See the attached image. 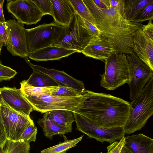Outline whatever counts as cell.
<instances>
[{"label":"cell","mask_w":153,"mask_h":153,"mask_svg":"<svg viewBox=\"0 0 153 153\" xmlns=\"http://www.w3.org/2000/svg\"><path fill=\"white\" fill-rule=\"evenodd\" d=\"M83 1L93 16V24L101 36L112 41L118 51L126 54H134V37L144 25L127 19L124 0H109L110 7L106 9L98 7L92 0Z\"/></svg>","instance_id":"cell-1"},{"label":"cell","mask_w":153,"mask_h":153,"mask_svg":"<svg viewBox=\"0 0 153 153\" xmlns=\"http://www.w3.org/2000/svg\"><path fill=\"white\" fill-rule=\"evenodd\" d=\"M82 107L76 112L104 129L124 127L129 117L130 102L109 94L85 90Z\"/></svg>","instance_id":"cell-2"},{"label":"cell","mask_w":153,"mask_h":153,"mask_svg":"<svg viewBox=\"0 0 153 153\" xmlns=\"http://www.w3.org/2000/svg\"><path fill=\"white\" fill-rule=\"evenodd\" d=\"M130 103L129 117L124 127L126 134L141 130L153 115V74L143 89Z\"/></svg>","instance_id":"cell-3"},{"label":"cell","mask_w":153,"mask_h":153,"mask_svg":"<svg viewBox=\"0 0 153 153\" xmlns=\"http://www.w3.org/2000/svg\"><path fill=\"white\" fill-rule=\"evenodd\" d=\"M34 124L30 117L14 110L0 98V146L8 140L19 139L25 130Z\"/></svg>","instance_id":"cell-4"},{"label":"cell","mask_w":153,"mask_h":153,"mask_svg":"<svg viewBox=\"0 0 153 153\" xmlns=\"http://www.w3.org/2000/svg\"><path fill=\"white\" fill-rule=\"evenodd\" d=\"M105 72L101 75V85L109 90H114L128 84L129 73L126 54L116 51L105 60Z\"/></svg>","instance_id":"cell-5"},{"label":"cell","mask_w":153,"mask_h":153,"mask_svg":"<svg viewBox=\"0 0 153 153\" xmlns=\"http://www.w3.org/2000/svg\"><path fill=\"white\" fill-rule=\"evenodd\" d=\"M24 95L33 109L42 114L58 110H66L76 112L82 107L86 98L83 94L74 97L56 96L49 94L38 97Z\"/></svg>","instance_id":"cell-6"},{"label":"cell","mask_w":153,"mask_h":153,"mask_svg":"<svg viewBox=\"0 0 153 153\" xmlns=\"http://www.w3.org/2000/svg\"><path fill=\"white\" fill-rule=\"evenodd\" d=\"M65 27L54 22L25 29L29 53L51 46L59 37Z\"/></svg>","instance_id":"cell-7"},{"label":"cell","mask_w":153,"mask_h":153,"mask_svg":"<svg viewBox=\"0 0 153 153\" xmlns=\"http://www.w3.org/2000/svg\"><path fill=\"white\" fill-rule=\"evenodd\" d=\"M91 38L82 27L81 17L76 12L69 25L65 27L59 37L51 46L81 53Z\"/></svg>","instance_id":"cell-8"},{"label":"cell","mask_w":153,"mask_h":153,"mask_svg":"<svg viewBox=\"0 0 153 153\" xmlns=\"http://www.w3.org/2000/svg\"><path fill=\"white\" fill-rule=\"evenodd\" d=\"M76 130L86 135L88 137L94 139L103 143H111L120 140L126 134L124 127L104 129L98 127L85 117L74 112Z\"/></svg>","instance_id":"cell-9"},{"label":"cell","mask_w":153,"mask_h":153,"mask_svg":"<svg viewBox=\"0 0 153 153\" xmlns=\"http://www.w3.org/2000/svg\"><path fill=\"white\" fill-rule=\"evenodd\" d=\"M126 55L129 66V79L128 84L130 88L129 98L132 101L149 81L153 73L135 53Z\"/></svg>","instance_id":"cell-10"},{"label":"cell","mask_w":153,"mask_h":153,"mask_svg":"<svg viewBox=\"0 0 153 153\" xmlns=\"http://www.w3.org/2000/svg\"><path fill=\"white\" fill-rule=\"evenodd\" d=\"M7 25L8 38L5 46L13 56H18L24 59L28 57L25 29L24 24L15 19L6 21Z\"/></svg>","instance_id":"cell-11"},{"label":"cell","mask_w":153,"mask_h":153,"mask_svg":"<svg viewBox=\"0 0 153 153\" xmlns=\"http://www.w3.org/2000/svg\"><path fill=\"white\" fill-rule=\"evenodd\" d=\"M6 7L18 22L27 25L36 24L43 16L32 0H7Z\"/></svg>","instance_id":"cell-12"},{"label":"cell","mask_w":153,"mask_h":153,"mask_svg":"<svg viewBox=\"0 0 153 153\" xmlns=\"http://www.w3.org/2000/svg\"><path fill=\"white\" fill-rule=\"evenodd\" d=\"M0 98L16 112L27 117L33 108L25 97L20 89L15 87L4 86L0 88Z\"/></svg>","instance_id":"cell-13"},{"label":"cell","mask_w":153,"mask_h":153,"mask_svg":"<svg viewBox=\"0 0 153 153\" xmlns=\"http://www.w3.org/2000/svg\"><path fill=\"white\" fill-rule=\"evenodd\" d=\"M116 51H118L114 42L101 36L91 38L81 53L86 56L105 61Z\"/></svg>","instance_id":"cell-14"},{"label":"cell","mask_w":153,"mask_h":153,"mask_svg":"<svg viewBox=\"0 0 153 153\" xmlns=\"http://www.w3.org/2000/svg\"><path fill=\"white\" fill-rule=\"evenodd\" d=\"M25 59L33 70L39 71L48 75L56 81L59 85L71 88L82 94L85 90V85L82 81L75 79L63 71L47 68L34 65L30 62L28 57Z\"/></svg>","instance_id":"cell-15"},{"label":"cell","mask_w":153,"mask_h":153,"mask_svg":"<svg viewBox=\"0 0 153 153\" xmlns=\"http://www.w3.org/2000/svg\"><path fill=\"white\" fill-rule=\"evenodd\" d=\"M134 52L153 73V41L142 28L135 35Z\"/></svg>","instance_id":"cell-16"},{"label":"cell","mask_w":153,"mask_h":153,"mask_svg":"<svg viewBox=\"0 0 153 153\" xmlns=\"http://www.w3.org/2000/svg\"><path fill=\"white\" fill-rule=\"evenodd\" d=\"M53 10L54 22L58 25L68 27L71 22L76 11L69 0H51Z\"/></svg>","instance_id":"cell-17"},{"label":"cell","mask_w":153,"mask_h":153,"mask_svg":"<svg viewBox=\"0 0 153 153\" xmlns=\"http://www.w3.org/2000/svg\"><path fill=\"white\" fill-rule=\"evenodd\" d=\"M76 52V51L50 46L29 53L28 57L36 62L58 60Z\"/></svg>","instance_id":"cell-18"},{"label":"cell","mask_w":153,"mask_h":153,"mask_svg":"<svg viewBox=\"0 0 153 153\" xmlns=\"http://www.w3.org/2000/svg\"><path fill=\"white\" fill-rule=\"evenodd\" d=\"M125 145L134 153H153V139L142 134L125 137Z\"/></svg>","instance_id":"cell-19"},{"label":"cell","mask_w":153,"mask_h":153,"mask_svg":"<svg viewBox=\"0 0 153 153\" xmlns=\"http://www.w3.org/2000/svg\"><path fill=\"white\" fill-rule=\"evenodd\" d=\"M37 122L42 128L45 136L51 140L54 135H64L72 131V127L61 126L53 120L44 117L39 119Z\"/></svg>","instance_id":"cell-20"},{"label":"cell","mask_w":153,"mask_h":153,"mask_svg":"<svg viewBox=\"0 0 153 153\" xmlns=\"http://www.w3.org/2000/svg\"><path fill=\"white\" fill-rule=\"evenodd\" d=\"M43 117L67 127H72V124L75 121L74 111L66 110L49 111L45 113Z\"/></svg>","instance_id":"cell-21"},{"label":"cell","mask_w":153,"mask_h":153,"mask_svg":"<svg viewBox=\"0 0 153 153\" xmlns=\"http://www.w3.org/2000/svg\"><path fill=\"white\" fill-rule=\"evenodd\" d=\"M153 1V0H124V12L127 19L132 22Z\"/></svg>","instance_id":"cell-22"},{"label":"cell","mask_w":153,"mask_h":153,"mask_svg":"<svg viewBox=\"0 0 153 153\" xmlns=\"http://www.w3.org/2000/svg\"><path fill=\"white\" fill-rule=\"evenodd\" d=\"M33 70L32 73L26 80L28 85L41 87L59 86L56 81L48 75L38 71Z\"/></svg>","instance_id":"cell-23"},{"label":"cell","mask_w":153,"mask_h":153,"mask_svg":"<svg viewBox=\"0 0 153 153\" xmlns=\"http://www.w3.org/2000/svg\"><path fill=\"white\" fill-rule=\"evenodd\" d=\"M21 91L23 95L27 96L38 97L46 94H51L58 86L50 87H37L27 84L26 80H24L20 83Z\"/></svg>","instance_id":"cell-24"},{"label":"cell","mask_w":153,"mask_h":153,"mask_svg":"<svg viewBox=\"0 0 153 153\" xmlns=\"http://www.w3.org/2000/svg\"><path fill=\"white\" fill-rule=\"evenodd\" d=\"M64 141L58 144L42 150L40 153H66L69 149L75 147L82 139L83 135L73 139L68 140L63 135Z\"/></svg>","instance_id":"cell-25"},{"label":"cell","mask_w":153,"mask_h":153,"mask_svg":"<svg viewBox=\"0 0 153 153\" xmlns=\"http://www.w3.org/2000/svg\"><path fill=\"white\" fill-rule=\"evenodd\" d=\"M2 147L3 153H29L30 149V143L22 140H8Z\"/></svg>","instance_id":"cell-26"},{"label":"cell","mask_w":153,"mask_h":153,"mask_svg":"<svg viewBox=\"0 0 153 153\" xmlns=\"http://www.w3.org/2000/svg\"><path fill=\"white\" fill-rule=\"evenodd\" d=\"M75 11L81 18L93 24L94 18L83 0H69Z\"/></svg>","instance_id":"cell-27"},{"label":"cell","mask_w":153,"mask_h":153,"mask_svg":"<svg viewBox=\"0 0 153 153\" xmlns=\"http://www.w3.org/2000/svg\"><path fill=\"white\" fill-rule=\"evenodd\" d=\"M153 20V1L134 19L132 22L139 23Z\"/></svg>","instance_id":"cell-28"},{"label":"cell","mask_w":153,"mask_h":153,"mask_svg":"<svg viewBox=\"0 0 153 153\" xmlns=\"http://www.w3.org/2000/svg\"><path fill=\"white\" fill-rule=\"evenodd\" d=\"M51 94L56 96L74 97L79 96L82 94L71 88L59 85Z\"/></svg>","instance_id":"cell-29"},{"label":"cell","mask_w":153,"mask_h":153,"mask_svg":"<svg viewBox=\"0 0 153 153\" xmlns=\"http://www.w3.org/2000/svg\"><path fill=\"white\" fill-rule=\"evenodd\" d=\"M37 132V127L34 124L29 126L24 131L19 138V140L30 143L35 142L36 139Z\"/></svg>","instance_id":"cell-30"},{"label":"cell","mask_w":153,"mask_h":153,"mask_svg":"<svg viewBox=\"0 0 153 153\" xmlns=\"http://www.w3.org/2000/svg\"><path fill=\"white\" fill-rule=\"evenodd\" d=\"M37 5L43 16L49 15L53 16V5L51 0H32Z\"/></svg>","instance_id":"cell-31"},{"label":"cell","mask_w":153,"mask_h":153,"mask_svg":"<svg viewBox=\"0 0 153 153\" xmlns=\"http://www.w3.org/2000/svg\"><path fill=\"white\" fill-rule=\"evenodd\" d=\"M81 18L82 27L90 36L92 38H97L101 36L99 30L93 23Z\"/></svg>","instance_id":"cell-32"},{"label":"cell","mask_w":153,"mask_h":153,"mask_svg":"<svg viewBox=\"0 0 153 153\" xmlns=\"http://www.w3.org/2000/svg\"><path fill=\"white\" fill-rule=\"evenodd\" d=\"M17 74L16 71L10 67L0 63V82L10 79Z\"/></svg>","instance_id":"cell-33"},{"label":"cell","mask_w":153,"mask_h":153,"mask_svg":"<svg viewBox=\"0 0 153 153\" xmlns=\"http://www.w3.org/2000/svg\"><path fill=\"white\" fill-rule=\"evenodd\" d=\"M125 137L120 140L110 143L107 147V153H120L121 150L125 144Z\"/></svg>","instance_id":"cell-34"},{"label":"cell","mask_w":153,"mask_h":153,"mask_svg":"<svg viewBox=\"0 0 153 153\" xmlns=\"http://www.w3.org/2000/svg\"><path fill=\"white\" fill-rule=\"evenodd\" d=\"M7 25L6 21L0 23V52L3 45L5 46L8 38Z\"/></svg>","instance_id":"cell-35"},{"label":"cell","mask_w":153,"mask_h":153,"mask_svg":"<svg viewBox=\"0 0 153 153\" xmlns=\"http://www.w3.org/2000/svg\"><path fill=\"white\" fill-rule=\"evenodd\" d=\"M142 29L146 32L153 41V23L152 20L149 21L147 25H144Z\"/></svg>","instance_id":"cell-36"},{"label":"cell","mask_w":153,"mask_h":153,"mask_svg":"<svg viewBox=\"0 0 153 153\" xmlns=\"http://www.w3.org/2000/svg\"><path fill=\"white\" fill-rule=\"evenodd\" d=\"M94 4L98 7L106 9L110 7L109 0H92Z\"/></svg>","instance_id":"cell-37"},{"label":"cell","mask_w":153,"mask_h":153,"mask_svg":"<svg viewBox=\"0 0 153 153\" xmlns=\"http://www.w3.org/2000/svg\"><path fill=\"white\" fill-rule=\"evenodd\" d=\"M4 0H0V23H3L6 22L4 16L3 6Z\"/></svg>","instance_id":"cell-38"},{"label":"cell","mask_w":153,"mask_h":153,"mask_svg":"<svg viewBox=\"0 0 153 153\" xmlns=\"http://www.w3.org/2000/svg\"><path fill=\"white\" fill-rule=\"evenodd\" d=\"M120 153H134L129 149L125 144L123 146Z\"/></svg>","instance_id":"cell-39"}]
</instances>
